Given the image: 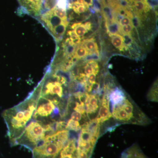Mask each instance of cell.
<instances>
[{
    "instance_id": "obj_1",
    "label": "cell",
    "mask_w": 158,
    "mask_h": 158,
    "mask_svg": "<svg viewBox=\"0 0 158 158\" xmlns=\"http://www.w3.org/2000/svg\"><path fill=\"white\" fill-rule=\"evenodd\" d=\"M37 98L36 89L19 104L3 112L2 116L8 128V135L11 146L19 138L26 125L31 119Z\"/></svg>"
},
{
    "instance_id": "obj_2",
    "label": "cell",
    "mask_w": 158,
    "mask_h": 158,
    "mask_svg": "<svg viewBox=\"0 0 158 158\" xmlns=\"http://www.w3.org/2000/svg\"><path fill=\"white\" fill-rule=\"evenodd\" d=\"M69 137L67 130L58 131L45 137L39 145L32 151V158H56Z\"/></svg>"
},
{
    "instance_id": "obj_3",
    "label": "cell",
    "mask_w": 158,
    "mask_h": 158,
    "mask_svg": "<svg viewBox=\"0 0 158 158\" xmlns=\"http://www.w3.org/2000/svg\"><path fill=\"white\" fill-rule=\"evenodd\" d=\"M101 105L98 116L97 118L100 123H102L109 120L112 116L110 111V101L108 94H104L101 102Z\"/></svg>"
},
{
    "instance_id": "obj_4",
    "label": "cell",
    "mask_w": 158,
    "mask_h": 158,
    "mask_svg": "<svg viewBox=\"0 0 158 158\" xmlns=\"http://www.w3.org/2000/svg\"><path fill=\"white\" fill-rule=\"evenodd\" d=\"M108 97L113 106L121 104L126 98L124 91L118 88L111 89L108 94Z\"/></svg>"
},
{
    "instance_id": "obj_5",
    "label": "cell",
    "mask_w": 158,
    "mask_h": 158,
    "mask_svg": "<svg viewBox=\"0 0 158 158\" xmlns=\"http://www.w3.org/2000/svg\"><path fill=\"white\" fill-rule=\"evenodd\" d=\"M85 103L87 114L96 113L98 108V98L96 95L89 94L88 92H86V98Z\"/></svg>"
},
{
    "instance_id": "obj_6",
    "label": "cell",
    "mask_w": 158,
    "mask_h": 158,
    "mask_svg": "<svg viewBox=\"0 0 158 158\" xmlns=\"http://www.w3.org/2000/svg\"><path fill=\"white\" fill-rule=\"evenodd\" d=\"M132 8L136 16L138 17L142 15L146 14L152 8L147 1L134 2Z\"/></svg>"
},
{
    "instance_id": "obj_7",
    "label": "cell",
    "mask_w": 158,
    "mask_h": 158,
    "mask_svg": "<svg viewBox=\"0 0 158 158\" xmlns=\"http://www.w3.org/2000/svg\"><path fill=\"white\" fill-rule=\"evenodd\" d=\"M112 110V115L113 117L119 121L127 122L132 118L121 107L120 105L113 106Z\"/></svg>"
},
{
    "instance_id": "obj_8",
    "label": "cell",
    "mask_w": 158,
    "mask_h": 158,
    "mask_svg": "<svg viewBox=\"0 0 158 158\" xmlns=\"http://www.w3.org/2000/svg\"><path fill=\"white\" fill-rule=\"evenodd\" d=\"M121 158H147L136 146L130 148L123 153Z\"/></svg>"
},
{
    "instance_id": "obj_9",
    "label": "cell",
    "mask_w": 158,
    "mask_h": 158,
    "mask_svg": "<svg viewBox=\"0 0 158 158\" xmlns=\"http://www.w3.org/2000/svg\"><path fill=\"white\" fill-rule=\"evenodd\" d=\"M111 42L116 48L120 51L127 50L128 48L125 45L123 37L119 34H116L111 36Z\"/></svg>"
},
{
    "instance_id": "obj_10",
    "label": "cell",
    "mask_w": 158,
    "mask_h": 158,
    "mask_svg": "<svg viewBox=\"0 0 158 158\" xmlns=\"http://www.w3.org/2000/svg\"><path fill=\"white\" fill-rule=\"evenodd\" d=\"M80 44L84 46L86 48L89 53L88 55L92 53L95 51L98 50V46L94 38H91L84 40L81 42Z\"/></svg>"
},
{
    "instance_id": "obj_11",
    "label": "cell",
    "mask_w": 158,
    "mask_h": 158,
    "mask_svg": "<svg viewBox=\"0 0 158 158\" xmlns=\"http://www.w3.org/2000/svg\"><path fill=\"white\" fill-rule=\"evenodd\" d=\"M88 54L89 53L88 51L85 47L80 44L75 49L73 56L78 60V59L86 58V57L88 56Z\"/></svg>"
},
{
    "instance_id": "obj_12",
    "label": "cell",
    "mask_w": 158,
    "mask_h": 158,
    "mask_svg": "<svg viewBox=\"0 0 158 158\" xmlns=\"http://www.w3.org/2000/svg\"><path fill=\"white\" fill-rule=\"evenodd\" d=\"M65 129L68 131H74L75 132L79 131L81 129V126L78 121H75L73 119H69L66 123Z\"/></svg>"
},
{
    "instance_id": "obj_13",
    "label": "cell",
    "mask_w": 158,
    "mask_h": 158,
    "mask_svg": "<svg viewBox=\"0 0 158 158\" xmlns=\"http://www.w3.org/2000/svg\"><path fill=\"white\" fill-rule=\"evenodd\" d=\"M51 9L55 15H56V16L59 18L61 19L62 20H67L66 10L58 8V7L56 6H54V7Z\"/></svg>"
},
{
    "instance_id": "obj_14",
    "label": "cell",
    "mask_w": 158,
    "mask_h": 158,
    "mask_svg": "<svg viewBox=\"0 0 158 158\" xmlns=\"http://www.w3.org/2000/svg\"><path fill=\"white\" fill-rule=\"evenodd\" d=\"M120 106L130 116L133 118L134 116V107L131 103L126 98L124 101L120 104Z\"/></svg>"
},
{
    "instance_id": "obj_15",
    "label": "cell",
    "mask_w": 158,
    "mask_h": 158,
    "mask_svg": "<svg viewBox=\"0 0 158 158\" xmlns=\"http://www.w3.org/2000/svg\"><path fill=\"white\" fill-rule=\"evenodd\" d=\"M74 32H75L77 36L79 37H82L88 32V30L84 24H81L79 25L75 28L73 29Z\"/></svg>"
},
{
    "instance_id": "obj_16",
    "label": "cell",
    "mask_w": 158,
    "mask_h": 158,
    "mask_svg": "<svg viewBox=\"0 0 158 158\" xmlns=\"http://www.w3.org/2000/svg\"><path fill=\"white\" fill-rule=\"evenodd\" d=\"M67 35L69 36V38L73 43V45H78L81 42V38L77 36L73 31H69L67 33Z\"/></svg>"
},
{
    "instance_id": "obj_17",
    "label": "cell",
    "mask_w": 158,
    "mask_h": 158,
    "mask_svg": "<svg viewBox=\"0 0 158 158\" xmlns=\"http://www.w3.org/2000/svg\"><path fill=\"white\" fill-rule=\"evenodd\" d=\"M134 28V26L131 24L123 26H119L120 33L122 34H126L131 35L132 32V30Z\"/></svg>"
},
{
    "instance_id": "obj_18",
    "label": "cell",
    "mask_w": 158,
    "mask_h": 158,
    "mask_svg": "<svg viewBox=\"0 0 158 158\" xmlns=\"http://www.w3.org/2000/svg\"><path fill=\"white\" fill-rule=\"evenodd\" d=\"M148 98L150 101H158L157 88H156V87L153 88V90L149 92Z\"/></svg>"
},
{
    "instance_id": "obj_19",
    "label": "cell",
    "mask_w": 158,
    "mask_h": 158,
    "mask_svg": "<svg viewBox=\"0 0 158 158\" xmlns=\"http://www.w3.org/2000/svg\"><path fill=\"white\" fill-rule=\"evenodd\" d=\"M84 71H85V74L86 75L87 78L89 77L90 75L92 73H94V69L93 66L87 62L86 65L84 67Z\"/></svg>"
},
{
    "instance_id": "obj_20",
    "label": "cell",
    "mask_w": 158,
    "mask_h": 158,
    "mask_svg": "<svg viewBox=\"0 0 158 158\" xmlns=\"http://www.w3.org/2000/svg\"><path fill=\"white\" fill-rule=\"evenodd\" d=\"M119 26H123L127 25L133 24L132 21L131 19L127 17V16H124L119 21Z\"/></svg>"
},
{
    "instance_id": "obj_21",
    "label": "cell",
    "mask_w": 158,
    "mask_h": 158,
    "mask_svg": "<svg viewBox=\"0 0 158 158\" xmlns=\"http://www.w3.org/2000/svg\"><path fill=\"white\" fill-rule=\"evenodd\" d=\"M82 115L81 113L76 111H74L71 114L70 118L75 121L79 122L81 119Z\"/></svg>"
},
{
    "instance_id": "obj_22",
    "label": "cell",
    "mask_w": 158,
    "mask_h": 158,
    "mask_svg": "<svg viewBox=\"0 0 158 158\" xmlns=\"http://www.w3.org/2000/svg\"><path fill=\"white\" fill-rule=\"evenodd\" d=\"M96 77V74L94 73L91 74L88 77V82L91 85H94V84L96 83V82H95Z\"/></svg>"
},
{
    "instance_id": "obj_23",
    "label": "cell",
    "mask_w": 158,
    "mask_h": 158,
    "mask_svg": "<svg viewBox=\"0 0 158 158\" xmlns=\"http://www.w3.org/2000/svg\"><path fill=\"white\" fill-rule=\"evenodd\" d=\"M84 88L86 90V92H91L93 88V85H91L88 82H87L86 84L84 85Z\"/></svg>"
},
{
    "instance_id": "obj_24",
    "label": "cell",
    "mask_w": 158,
    "mask_h": 158,
    "mask_svg": "<svg viewBox=\"0 0 158 158\" xmlns=\"http://www.w3.org/2000/svg\"><path fill=\"white\" fill-rule=\"evenodd\" d=\"M84 24H85V27H86L88 31H90L92 29V24L90 22H87L85 23Z\"/></svg>"
},
{
    "instance_id": "obj_25",
    "label": "cell",
    "mask_w": 158,
    "mask_h": 158,
    "mask_svg": "<svg viewBox=\"0 0 158 158\" xmlns=\"http://www.w3.org/2000/svg\"><path fill=\"white\" fill-rule=\"evenodd\" d=\"M76 2L80 5H85L89 7L88 3L86 2L85 0H77Z\"/></svg>"
},
{
    "instance_id": "obj_26",
    "label": "cell",
    "mask_w": 158,
    "mask_h": 158,
    "mask_svg": "<svg viewBox=\"0 0 158 158\" xmlns=\"http://www.w3.org/2000/svg\"><path fill=\"white\" fill-rule=\"evenodd\" d=\"M81 23H74L72 24V25L71 26V29L73 30L76 27H77L78 26H79V25L81 24Z\"/></svg>"
}]
</instances>
